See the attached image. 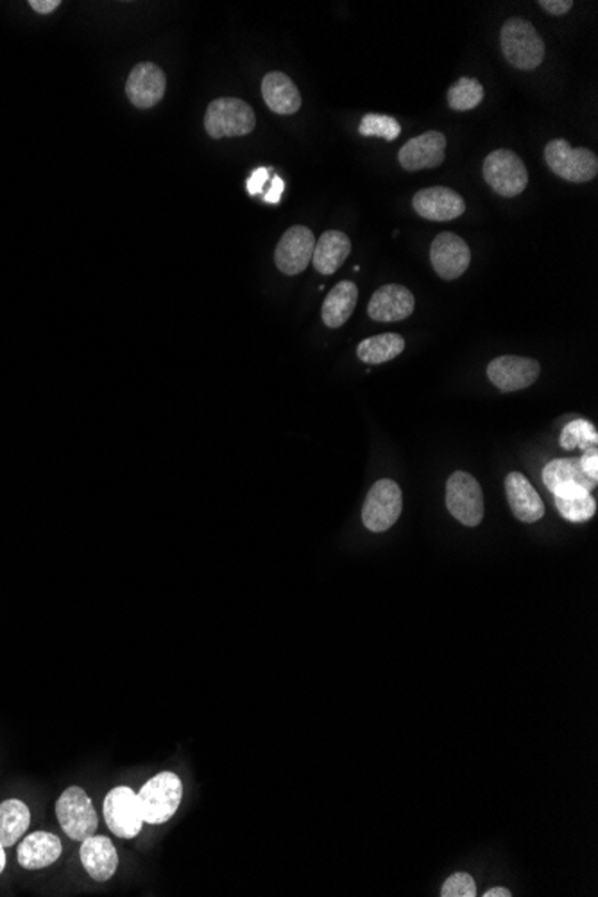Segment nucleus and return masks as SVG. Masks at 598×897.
I'll use <instances>...</instances> for the list:
<instances>
[{
  "label": "nucleus",
  "mask_w": 598,
  "mask_h": 897,
  "mask_svg": "<svg viewBox=\"0 0 598 897\" xmlns=\"http://www.w3.org/2000/svg\"><path fill=\"white\" fill-rule=\"evenodd\" d=\"M271 179V169L267 167H258V169L253 170L252 176L247 179V192L252 194V196H256V194H261L264 191L265 183L269 182Z\"/></svg>",
  "instance_id": "31"
},
{
  "label": "nucleus",
  "mask_w": 598,
  "mask_h": 897,
  "mask_svg": "<svg viewBox=\"0 0 598 897\" xmlns=\"http://www.w3.org/2000/svg\"><path fill=\"white\" fill-rule=\"evenodd\" d=\"M444 156H447V137L443 133L427 131L406 142L398 153V160L403 169L416 173L439 167L443 164Z\"/></svg>",
  "instance_id": "14"
},
{
  "label": "nucleus",
  "mask_w": 598,
  "mask_h": 897,
  "mask_svg": "<svg viewBox=\"0 0 598 897\" xmlns=\"http://www.w3.org/2000/svg\"><path fill=\"white\" fill-rule=\"evenodd\" d=\"M543 482L561 500L588 497L597 488V480L582 471L579 459L550 460L543 469Z\"/></svg>",
  "instance_id": "10"
},
{
  "label": "nucleus",
  "mask_w": 598,
  "mask_h": 897,
  "mask_svg": "<svg viewBox=\"0 0 598 897\" xmlns=\"http://www.w3.org/2000/svg\"><path fill=\"white\" fill-rule=\"evenodd\" d=\"M4 867H6L4 846H2V844H0V875H2V872H4Z\"/></svg>",
  "instance_id": "37"
},
{
  "label": "nucleus",
  "mask_w": 598,
  "mask_h": 897,
  "mask_svg": "<svg viewBox=\"0 0 598 897\" xmlns=\"http://www.w3.org/2000/svg\"><path fill=\"white\" fill-rule=\"evenodd\" d=\"M447 99L452 110H473L484 99V87L477 79L461 78L450 87Z\"/></svg>",
  "instance_id": "26"
},
{
  "label": "nucleus",
  "mask_w": 598,
  "mask_h": 897,
  "mask_svg": "<svg viewBox=\"0 0 598 897\" xmlns=\"http://www.w3.org/2000/svg\"><path fill=\"white\" fill-rule=\"evenodd\" d=\"M105 820L115 837H137L144 826L138 793L129 787L114 788L105 799Z\"/></svg>",
  "instance_id": "9"
},
{
  "label": "nucleus",
  "mask_w": 598,
  "mask_h": 897,
  "mask_svg": "<svg viewBox=\"0 0 598 897\" xmlns=\"http://www.w3.org/2000/svg\"><path fill=\"white\" fill-rule=\"evenodd\" d=\"M539 6H541L547 13L553 14V17H562V14H567L568 11L574 8V2H571V0H541Z\"/></svg>",
  "instance_id": "32"
},
{
  "label": "nucleus",
  "mask_w": 598,
  "mask_h": 897,
  "mask_svg": "<svg viewBox=\"0 0 598 897\" xmlns=\"http://www.w3.org/2000/svg\"><path fill=\"white\" fill-rule=\"evenodd\" d=\"M484 179L498 196L517 197L529 185L526 164L517 153L497 149L484 162Z\"/></svg>",
  "instance_id": "6"
},
{
  "label": "nucleus",
  "mask_w": 598,
  "mask_h": 897,
  "mask_svg": "<svg viewBox=\"0 0 598 897\" xmlns=\"http://www.w3.org/2000/svg\"><path fill=\"white\" fill-rule=\"evenodd\" d=\"M430 264L447 282L461 279L471 264L470 246L455 233H439L430 246Z\"/></svg>",
  "instance_id": "11"
},
{
  "label": "nucleus",
  "mask_w": 598,
  "mask_h": 897,
  "mask_svg": "<svg viewBox=\"0 0 598 897\" xmlns=\"http://www.w3.org/2000/svg\"><path fill=\"white\" fill-rule=\"evenodd\" d=\"M509 506L512 515L523 524H536L545 516V504L535 486L526 479V475L512 471L506 479Z\"/></svg>",
  "instance_id": "18"
},
{
  "label": "nucleus",
  "mask_w": 598,
  "mask_h": 897,
  "mask_svg": "<svg viewBox=\"0 0 598 897\" xmlns=\"http://www.w3.org/2000/svg\"><path fill=\"white\" fill-rule=\"evenodd\" d=\"M580 466L582 471L588 475L589 479H598V450L585 451V456L580 457Z\"/></svg>",
  "instance_id": "33"
},
{
  "label": "nucleus",
  "mask_w": 598,
  "mask_h": 897,
  "mask_svg": "<svg viewBox=\"0 0 598 897\" xmlns=\"http://www.w3.org/2000/svg\"><path fill=\"white\" fill-rule=\"evenodd\" d=\"M61 852H63V844L60 838L47 833V831H37V833L23 838L17 858L23 869L38 870L46 869L60 860Z\"/></svg>",
  "instance_id": "20"
},
{
  "label": "nucleus",
  "mask_w": 598,
  "mask_h": 897,
  "mask_svg": "<svg viewBox=\"0 0 598 897\" xmlns=\"http://www.w3.org/2000/svg\"><path fill=\"white\" fill-rule=\"evenodd\" d=\"M81 861L91 879L108 881L117 872L119 855L110 838L91 835L87 840H82Z\"/></svg>",
  "instance_id": "19"
},
{
  "label": "nucleus",
  "mask_w": 598,
  "mask_h": 897,
  "mask_svg": "<svg viewBox=\"0 0 598 897\" xmlns=\"http://www.w3.org/2000/svg\"><path fill=\"white\" fill-rule=\"evenodd\" d=\"M285 191V183L284 179L278 178V176H274L273 182H271L269 191L265 192L264 201L265 203H271V205H278L280 199H282V194Z\"/></svg>",
  "instance_id": "34"
},
{
  "label": "nucleus",
  "mask_w": 598,
  "mask_h": 897,
  "mask_svg": "<svg viewBox=\"0 0 598 897\" xmlns=\"http://www.w3.org/2000/svg\"><path fill=\"white\" fill-rule=\"evenodd\" d=\"M31 825V811L19 799H8L0 805V844L11 848Z\"/></svg>",
  "instance_id": "24"
},
{
  "label": "nucleus",
  "mask_w": 598,
  "mask_h": 897,
  "mask_svg": "<svg viewBox=\"0 0 598 897\" xmlns=\"http://www.w3.org/2000/svg\"><path fill=\"white\" fill-rule=\"evenodd\" d=\"M359 133L362 137H380L393 142L402 135V126L389 115L367 114L362 117Z\"/></svg>",
  "instance_id": "28"
},
{
  "label": "nucleus",
  "mask_w": 598,
  "mask_h": 897,
  "mask_svg": "<svg viewBox=\"0 0 598 897\" xmlns=\"http://www.w3.org/2000/svg\"><path fill=\"white\" fill-rule=\"evenodd\" d=\"M359 301V287L350 280L339 282L323 303V321L329 329H341L355 310Z\"/></svg>",
  "instance_id": "23"
},
{
  "label": "nucleus",
  "mask_w": 598,
  "mask_h": 897,
  "mask_svg": "<svg viewBox=\"0 0 598 897\" xmlns=\"http://www.w3.org/2000/svg\"><path fill=\"white\" fill-rule=\"evenodd\" d=\"M350 253H352L350 237L344 235L343 232L330 230V232L321 235L320 241L315 242L312 264H314L317 273L323 274V276H330V274L341 270V265L346 262Z\"/></svg>",
  "instance_id": "22"
},
{
  "label": "nucleus",
  "mask_w": 598,
  "mask_h": 897,
  "mask_svg": "<svg viewBox=\"0 0 598 897\" xmlns=\"http://www.w3.org/2000/svg\"><path fill=\"white\" fill-rule=\"evenodd\" d=\"M450 515L467 527H477L484 518V495L479 480L467 471H455L447 484Z\"/></svg>",
  "instance_id": "8"
},
{
  "label": "nucleus",
  "mask_w": 598,
  "mask_h": 897,
  "mask_svg": "<svg viewBox=\"0 0 598 897\" xmlns=\"http://www.w3.org/2000/svg\"><path fill=\"white\" fill-rule=\"evenodd\" d=\"M256 117L252 106L235 97L212 100L205 115V129L214 140L224 137H244L255 129Z\"/></svg>",
  "instance_id": "3"
},
{
  "label": "nucleus",
  "mask_w": 598,
  "mask_h": 897,
  "mask_svg": "<svg viewBox=\"0 0 598 897\" xmlns=\"http://www.w3.org/2000/svg\"><path fill=\"white\" fill-rule=\"evenodd\" d=\"M500 46L506 60L518 70H535L543 64L545 41L529 20L514 17L503 23Z\"/></svg>",
  "instance_id": "1"
},
{
  "label": "nucleus",
  "mask_w": 598,
  "mask_h": 897,
  "mask_svg": "<svg viewBox=\"0 0 598 897\" xmlns=\"http://www.w3.org/2000/svg\"><path fill=\"white\" fill-rule=\"evenodd\" d=\"M165 88H167V78H165L164 70L149 61L138 64L126 81L128 99L140 110H147V108L158 105L164 99Z\"/></svg>",
  "instance_id": "16"
},
{
  "label": "nucleus",
  "mask_w": 598,
  "mask_h": 897,
  "mask_svg": "<svg viewBox=\"0 0 598 897\" xmlns=\"http://www.w3.org/2000/svg\"><path fill=\"white\" fill-rule=\"evenodd\" d=\"M443 897H476L477 885L476 879L471 878L467 872H457L447 879L441 890Z\"/></svg>",
  "instance_id": "30"
},
{
  "label": "nucleus",
  "mask_w": 598,
  "mask_h": 897,
  "mask_svg": "<svg viewBox=\"0 0 598 897\" xmlns=\"http://www.w3.org/2000/svg\"><path fill=\"white\" fill-rule=\"evenodd\" d=\"M512 894L509 893L508 888H491L488 893L484 894V897H511Z\"/></svg>",
  "instance_id": "36"
},
{
  "label": "nucleus",
  "mask_w": 598,
  "mask_h": 897,
  "mask_svg": "<svg viewBox=\"0 0 598 897\" xmlns=\"http://www.w3.org/2000/svg\"><path fill=\"white\" fill-rule=\"evenodd\" d=\"M412 206L423 220L447 223L464 214L467 203L459 192L447 187L423 188L416 192Z\"/></svg>",
  "instance_id": "15"
},
{
  "label": "nucleus",
  "mask_w": 598,
  "mask_h": 897,
  "mask_svg": "<svg viewBox=\"0 0 598 897\" xmlns=\"http://www.w3.org/2000/svg\"><path fill=\"white\" fill-rule=\"evenodd\" d=\"M416 306V300L409 289L396 283H389L379 291L373 292V298L367 305V314L371 320L379 323H396V321L411 318Z\"/></svg>",
  "instance_id": "17"
},
{
  "label": "nucleus",
  "mask_w": 598,
  "mask_h": 897,
  "mask_svg": "<svg viewBox=\"0 0 598 897\" xmlns=\"http://www.w3.org/2000/svg\"><path fill=\"white\" fill-rule=\"evenodd\" d=\"M262 96L274 114L293 115L302 108V94L287 74H267L262 81Z\"/></svg>",
  "instance_id": "21"
},
{
  "label": "nucleus",
  "mask_w": 598,
  "mask_h": 897,
  "mask_svg": "<svg viewBox=\"0 0 598 897\" xmlns=\"http://www.w3.org/2000/svg\"><path fill=\"white\" fill-rule=\"evenodd\" d=\"M541 365L538 360L526 357L503 355L491 360L488 365V379L494 388L503 392L521 391L539 379Z\"/></svg>",
  "instance_id": "13"
},
{
  "label": "nucleus",
  "mask_w": 598,
  "mask_h": 897,
  "mask_svg": "<svg viewBox=\"0 0 598 897\" xmlns=\"http://www.w3.org/2000/svg\"><path fill=\"white\" fill-rule=\"evenodd\" d=\"M556 507H558L559 515L568 519L571 524H582L588 519L594 518L597 513V501L591 495L582 498H571V500H561L556 498Z\"/></svg>",
  "instance_id": "29"
},
{
  "label": "nucleus",
  "mask_w": 598,
  "mask_h": 897,
  "mask_svg": "<svg viewBox=\"0 0 598 897\" xmlns=\"http://www.w3.org/2000/svg\"><path fill=\"white\" fill-rule=\"evenodd\" d=\"M403 350H405V339L402 335L382 333L375 338L364 339L356 348V357L364 364L380 365L402 355Z\"/></svg>",
  "instance_id": "25"
},
{
  "label": "nucleus",
  "mask_w": 598,
  "mask_h": 897,
  "mask_svg": "<svg viewBox=\"0 0 598 897\" xmlns=\"http://www.w3.org/2000/svg\"><path fill=\"white\" fill-rule=\"evenodd\" d=\"M56 816H58L61 829L67 837L78 840V842L96 835L97 826H99V816H97L94 802L88 798V793L79 787L67 788L61 793L60 799L56 802Z\"/></svg>",
  "instance_id": "5"
},
{
  "label": "nucleus",
  "mask_w": 598,
  "mask_h": 897,
  "mask_svg": "<svg viewBox=\"0 0 598 897\" xmlns=\"http://www.w3.org/2000/svg\"><path fill=\"white\" fill-rule=\"evenodd\" d=\"M29 6H31L32 10L37 11V13L47 14L58 10V6H61V2L60 0H31Z\"/></svg>",
  "instance_id": "35"
},
{
  "label": "nucleus",
  "mask_w": 598,
  "mask_h": 897,
  "mask_svg": "<svg viewBox=\"0 0 598 897\" xmlns=\"http://www.w3.org/2000/svg\"><path fill=\"white\" fill-rule=\"evenodd\" d=\"M559 442H561L562 450H574V448H580L582 451L597 450V429L586 419H576L562 429Z\"/></svg>",
  "instance_id": "27"
},
{
  "label": "nucleus",
  "mask_w": 598,
  "mask_h": 897,
  "mask_svg": "<svg viewBox=\"0 0 598 897\" xmlns=\"http://www.w3.org/2000/svg\"><path fill=\"white\" fill-rule=\"evenodd\" d=\"M545 162L556 176L571 183L591 182L598 173V158L594 150L571 147L562 138L548 142Z\"/></svg>",
  "instance_id": "4"
},
{
  "label": "nucleus",
  "mask_w": 598,
  "mask_h": 897,
  "mask_svg": "<svg viewBox=\"0 0 598 897\" xmlns=\"http://www.w3.org/2000/svg\"><path fill=\"white\" fill-rule=\"evenodd\" d=\"M182 798V779L173 774V772H160V774L149 779L138 792L144 822H147V825H165L167 820L176 816Z\"/></svg>",
  "instance_id": "2"
},
{
  "label": "nucleus",
  "mask_w": 598,
  "mask_h": 897,
  "mask_svg": "<svg viewBox=\"0 0 598 897\" xmlns=\"http://www.w3.org/2000/svg\"><path fill=\"white\" fill-rule=\"evenodd\" d=\"M314 247V233L306 226H293L280 238L274 251V264L287 276L302 274L312 262Z\"/></svg>",
  "instance_id": "12"
},
{
  "label": "nucleus",
  "mask_w": 598,
  "mask_h": 897,
  "mask_svg": "<svg viewBox=\"0 0 598 897\" xmlns=\"http://www.w3.org/2000/svg\"><path fill=\"white\" fill-rule=\"evenodd\" d=\"M402 489L394 480L382 479L370 489L362 509V521L371 533H385L402 515Z\"/></svg>",
  "instance_id": "7"
}]
</instances>
